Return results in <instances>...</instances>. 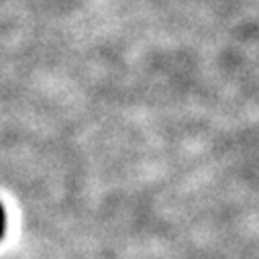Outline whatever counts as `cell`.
Segmentation results:
<instances>
[{"instance_id":"obj_1","label":"cell","mask_w":259,"mask_h":259,"mask_svg":"<svg viewBox=\"0 0 259 259\" xmlns=\"http://www.w3.org/2000/svg\"><path fill=\"white\" fill-rule=\"evenodd\" d=\"M3 233H5V210L0 206V237H3Z\"/></svg>"}]
</instances>
